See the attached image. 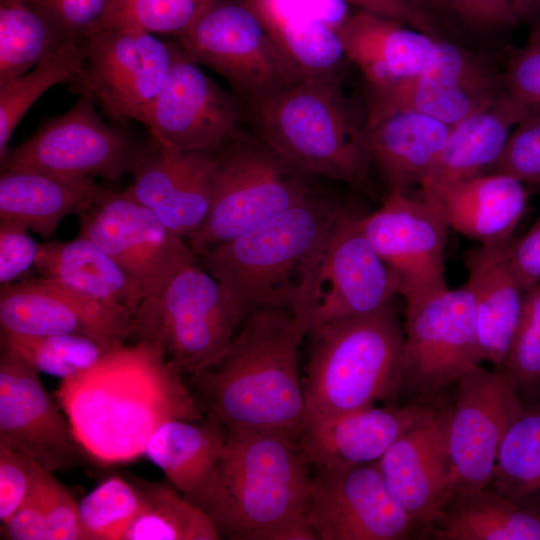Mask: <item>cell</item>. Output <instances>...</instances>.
<instances>
[{
  "mask_svg": "<svg viewBox=\"0 0 540 540\" xmlns=\"http://www.w3.org/2000/svg\"><path fill=\"white\" fill-rule=\"evenodd\" d=\"M56 398L82 450L104 464L144 455L165 422L205 415L181 374L144 341L120 344L90 368L61 380Z\"/></svg>",
  "mask_w": 540,
  "mask_h": 540,
  "instance_id": "1",
  "label": "cell"
},
{
  "mask_svg": "<svg viewBox=\"0 0 540 540\" xmlns=\"http://www.w3.org/2000/svg\"><path fill=\"white\" fill-rule=\"evenodd\" d=\"M306 335L303 322L289 310L251 311L227 353L193 378L204 412L228 430L299 442L306 419L299 349Z\"/></svg>",
  "mask_w": 540,
  "mask_h": 540,
  "instance_id": "2",
  "label": "cell"
},
{
  "mask_svg": "<svg viewBox=\"0 0 540 540\" xmlns=\"http://www.w3.org/2000/svg\"><path fill=\"white\" fill-rule=\"evenodd\" d=\"M310 466L297 441L267 432L228 430L202 509L221 537L270 540L279 527L309 518Z\"/></svg>",
  "mask_w": 540,
  "mask_h": 540,
  "instance_id": "3",
  "label": "cell"
},
{
  "mask_svg": "<svg viewBox=\"0 0 540 540\" xmlns=\"http://www.w3.org/2000/svg\"><path fill=\"white\" fill-rule=\"evenodd\" d=\"M248 108L260 140L297 171L368 187L366 119L344 95L339 77L303 79Z\"/></svg>",
  "mask_w": 540,
  "mask_h": 540,
  "instance_id": "4",
  "label": "cell"
},
{
  "mask_svg": "<svg viewBox=\"0 0 540 540\" xmlns=\"http://www.w3.org/2000/svg\"><path fill=\"white\" fill-rule=\"evenodd\" d=\"M311 336L302 378L306 419L374 406L403 387L404 331L392 300Z\"/></svg>",
  "mask_w": 540,
  "mask_h": 540,
  "instance_id": "5",
  "label": "cell"
},
{
  "mask_svg": "<svg viewBox=\"0 0 540 540\" xmlns=\"http://www.w3.org/2000/svg\"><path fill=\"white\" fill-rule=\"evenodd\" d=\"M338 211L307 197L197 259L248 314L291 311L305 268Z\"/></svg>",
  "mask_w": 540,
  "mask_h": 540,
  "instance_id": "6",
  "label": "cell"
},
{
  "mask_svg": "<svg viewBox=\"0 0 540 540\" xmlns=\"http://www.w3.org/2000/svg\"><path fill=\"white\" fill-rule=\"evenodd\" d=\"M247 315L197 259L143 299L131 337L160 349L181 375L194 378L227 353Z\"/></svg>",
  "mask_w": 540,
  "mask_h": 540,
  "instance_id": "7",
  "label": "cell"
},
{
  "mask_svg": "<svg viewBox=\"0 0 540 540\" xmlns=\"http://www.w3.org/2000/svg\"><path fill=\"white\" fill-rule=\"evenodd\" d=\"M297 171L261 140L241 137L219 151L211 180V203L188 238L198 257L259 226L308 197Z\"/></svg>",
  "mask_w": 540,
  "mask_h": 540,
  "instance_id": "8",
  "label": "cell"
},
{
  "mask_svg": "<svg viewBox=\"0 0 540 540\" xmlns=\"http://www.w3.org/2000/svg\"><path fill=\"white\" fill-rule=\"evenodd\" d=\"M394 294L391 273L364 235L358 217L338 211L305 268L291 312L311 335L371 313Z\"/></svg>",
  "mask_w": 540,
  "mask_h": 540,
  "instance_id": "9",
  "label": "cell"
},
{
  "mask_svg": "<svg viewBox=\"0 0 540 540\" xmlns=\"http://www.w3.org/2000/svg\"><path fill=\"white\" fill-rule=\"evenodd\" d=\"M179 41L192 61L220 74L247 105L303 80L245 0H213Z\"/></svg>",
  "mask_w": 540,
  "mask_h": 540,
  "instance_id": "10",
  "label": "cell"
},
{
  "mask_svg": "<svg viewBox=\"0 0 540 540\" xmlns=\"http://www.w3.org/2000/svg\"><path fill=\"white\" fill-rule=\"evenodd\" d=\"M81 45L82 66L69 84L113 121L133 120L147 127L173 62L174 45L124 25L103 26Z\"/></svg>",
  "mask_w": 540,
  "mask_h": 540,
  "instance_id": "11",
  "label": "cell"
},
{
  "mask_svg": "<svg viewBox=\"0 0 540 540\" xmlns=\"http://www.w3.org/2000/svg\"><path fill=\"white\" fill-rule=\"evenodd\" d=\"M94 101L79 94L64 114L45 121L23 143L8 148L1 170L33 168L77 177L117 181L141 161L153 144L107 124Z\"/></svg>",
  "mask_w": 540,
  "mask_h": 540,
  "instance_id": "12",
  "label": "cell"
},
{
  "mask_svg": "<svg viewBox=\"0 0 540 540\" xmlns=\"http://www.w3.org/2000/svg\"><path fill=\"white\" fill-rule=\"evenodd\" d=\"M78 216L79 233L141 286L144 298L197 260L184 238L168 229L127 189H102Z\"/></svg>",
  "mask_w": 540,
  "mask_h": 540,
  "instance_id": "13",
  "label": "cell"
},
{
  "mask_svg": "<svg viewBox=\"0 0 540 540\" xmlns=\"http://www.w3.org/2000/svg\"><path fill=\"white\" fill-rule=\"evenodd\" d=\"M456 383L454 404L449 409L448 503L490 484L503 437L524 409L502 369L489 370L480 364Z\"/></svg>",
  "mask_w": 540,
  "mask_h": 540,
  "instance_id": "14",
  "label": "cell"
},
{
  "mask_svg": "<svg viewBox=\"0 0 540 540\" xmlns=\"http://www.w3.org/2000/svg\"><path fill=\"white\" fill-rule=\"evenodd\" d=\"M403 331V386L420 393H436L483 362L466 285L407 303Z\"/></svg>",
  "mask_w": 540,
  "mask_h": 540,
  "instance_id": "15",
  "label": "cell"
},
{
  "mask_svg": "<svg viewBox=\"0 0 540 540\" xmlns=\"http://www.w3.org/2000/svg\"><path fill=\"white\" fill-rule=\"evenodd\" d=\"M246 102L210 79L180 45L149 119L152 138L173 151H217L243 137Z\"/></svg>",
  "mask_w": 540,
  "mask_h": 540,
  "instance_id": "16",
  "label": "cell"
},
{
  "mask_svg": "<svg viewBox=\"0 0 540 540\" xmlns=\"http://www.w3.org/2000/svg\"><path fill=\"white\" fill-rule=\"evenodd\" d=\"M358 222L406 304L448 288L444 249L449 227L422 197L389 192L377 210Z\"/></svg>",
  "mask_w": 540,
  "mask_h": 540,
  "instance_id": "17",
  "label": "cell"
},
{
  "mask_svg": "<svg viewBox=\"0 0 540 540\" xmlns=\"http://www.w3.org/2000/svg\"><path fill=\"white\" fill-rule=\"evenodd\" d=\"M133 316L114 305L51 278L0 287V332L18 336L80 334L115 347L132 336Z\"/></svg>",
  "mask_w": 540,
  "mask_h": 540,
  "instance_id": "18",
  "label": "cell"
},
{
  "mask_svg": "<svg viewBox=\"0 0 540 540\" xmlns=\"http://www.w3.org/2000/svg\"><path fill=\"white\" fill-rule=\"evenodd\" d=\"M308 517L319 540H400L417 526L376 462L312 477Z\"/></svg>",
  "mask_w": 540,
  "mask_h": 540,
  "instance_id": "19",
  "label": "cell"
},
{
  "mask_svg": "<svg viewBox=\"0 0 540 540\" xmlns=\"http://www.w3.org/2000/svg\"><path fill=\"white\" fill-rule=\"evenodd\" d=\"M502 92V76L477 56L440 38L413 78L372 94L366 119L412 110L453 126L496 101Z\"/></svg>",
  "mask_w": 540,
  "mask_h": 540,
  "instance_id": "20",
  "label": "cell"
},
{
  "mask_svg": "<svg viewBox=\"0 0 540 540\" xmlns=\"http://www.w3.org/2000/svg\"><path fill=\"white\" fill-rule=\"evenodd\" d=\"M38 374L15 354L1 349L0 444L54 472L75 464L82 447Z\"/></svg>",
  "mask_w": 540,
  "mask_h": 540,
  "instance_id": "21",
  "label": "cell"
},
{
  "mask_svg": "<svg viewBox=\"0 0 540 540\" xmlns=\"http://www.w3.org/2000/svg\"><path fill=\"white\" fill-rule=\"evenodd\" d=\"M449 409L430 408L376 461L393 496L417 525L437 522L449 500Z\"/></svg>",
  "mask_w": 540,
  "mask_h": 540,
  "instance_id": "22",
  "label": "cell"
},
{
  "mask_svg": "<svg viewBox=\"0 0 540 540\" xmlns=\"http://www.w3.org/2000/svg\"><path fill=\"white\" fill-rule=\"evenodd\" d=\"M219 151H173L153 139L126 189L168 229L188 239L208 214Z\"/></svg>",
  "mask_w": 540,
  "mask_h": 540,
  "instance_id": "23",
  "label": "cell"
},
{
  "mask_svg": "<svg viewBox=\"0 0 540 540\" xmlns=\"http://www.w3.org/2000/svg\"><path fill=\"white\" fill-rule=\"evenodd\" d=\"M429 409L419 405L370 406L327 417L308 418L299 444L310 465L318 471L373 463Z\"/></svg>",
  "mask_w": 540,
  "mask_h": 540,
  "instance_id": "24",
  "label": "cell"
},
{
  "mask_svg": "<svg viewBox=\"0 0 540 540\" xmlns=\"http://www.w3.org/2000/svg\"><path fill=\"white\" fill-rule=\"evenodd\" d=\"M420 188L449 228L484 246L510 244L527 204L524 183L505 173Z\"/></svg>",
  "mask_w": 540,
  "mask_h": 540,
  "instance_id": "25",
  "label": "cell"
},
{
  "mask_svg": "<svg viewBox=\"0 0 540 540\" xmlns=\"http://www.w3.org/2000/svg\"><path fill=\"white\" fill-rule=\"evenodd\" d=\"M337 32L347 59L363 73L372 94L413 78L440 39L364 10L350 14Z\"/></svg>",
  "mask_w": 540,
  "mask_h": 540,
  "instance_id": "26",
  "label": "cell"
},
{
  "mask_svg": "<svg viewBox=\"0 0 540 540\" xmlns=\"http://www.w3.org/2000/svg\"><path fill=\"white\" fill-rule=\"evenodd\" d=\"M508 245H480L464 260L481 358L498 369L504 365L526 291L509 263Z\"/></svg>",
  "mask_w": 540,
  "mask_h": 540,
  "instance_id": "27",
  "label": "cell"
},
{
  "mask_svg": "<svg viewBox=\"0 0 540 540\" xmlns=\"http://www.w3.org/2000/svg\"><path fill=\"white\" fill-rule=\"evenodd\" d=\"M451 126L423 113L396 110L366 119L367 146L372 164L389 192L421 186L434 169Z\"/></svg>",
  "mask_w": 540,
  "mask_h": 540,
  "instance_id": "28",
  "label": "cell"
},
{
  "mask_svg": "<svg viewBox=\"0 0 540 540\" xmlns=\"http://www.w3.org/2000/svg\"><path fill=\"white\" fill-rule=\"evenodd\" d=\"M227 438L228 429L209 413L200 420H170L152 434L144 455L172 486L202 508Z\"/></svg>",
  "mask_w": 540,
  "mask_h": 540,
  "instance_id": "29",
  "label": "cell"
},
{
  "mask_svg": "<svg viewBox=\"0 0 540 540\" xmlns=\"http://www.w3.org/2000/svg\"><path fill=\"white\" fill-rule=\"evenodd\" d=\"M101 190L93 178L33 168L1 170L0 220L18 222L48 239L66 216L86 210Z\"/></svg>",
  "mask_w": 540,
  "mask_h": 540,
  "instance_id": "30",
  "label": "cell"
},
{
  "mask_svg": "<svg viewBox=\"0 0 540 540\" xmlns=\"http://www.w3.org/2000/svg\"><path fill=\"white\" fill-rule=\"evenodd\" d=\"M527 117L503 91L496 101L451 126L434 169L420 187L488 173L502 156L512 128Z\"/></svg>",
  "mask_w": 540,
  "mask_h": 540,
  "instance_id": "31",
  "label": "cell"
},
{
  "mask_svg": "<svg viewBox=\"0 0 540 540\" xmlns=\"http://www.w3.org/2000/svg\"><path fill=\"white\" fill-rule=\"evenodd\" d=\"M35 269L41 277L58 280L95 298L125 307L132 316L144 299L136 280L93 242L78 235L71 241L40 243Z\"/></svg>",
  "mask_w": 540,
  "mask_h": 540,
  "instance_id": "32",
  "label": "cell"
},
{
  "mask_svg": "<svg viewBox=\"0 0 540 540\" xmlns=\"http://www.w3.org/2000/svg\"><path fill=\"white\" fill-rule=\"evenodd\" d=\"M437 522L438 540H540V510L490 486L451 500Z\"/></svg>",
  "mask_w": 540,
  "mask_h": 540,
  "instance_id": "33",
  "label": "cell"
},
{
  "mask_svg": "<svg viewBox=\"0 0 540 540\" xmlns=\"http://www.w3.org/2000/svg\"><path fill=\"white\" fill-rule=\"evenodd\" d=\"M69 42L36 3L0 1V86L37 66Z\"/></svg>",
  "mask_w": 540,
  "mask_h": 540,
  "instance_id": "34",
  "label": "cell"
},
{
  "mask_svg": "<svg viewBox=\"0 0 540 540\" xmlns=\"http://www.w3.org/2000/svg\"><path fill=\"white\" fill-rule=\"evenodd\" d=\"M488 486L515 502L540 510V405H524L508 428Z\"/></svg>",
  "mask_w": 540,
  "mask_h": 540,
  "instance_id": "35",
  "label": "cell"
},
{
  "mask_svg": "<svg viewBox=\"0 0 540 540\" xmlns=\"http://www.w3.org/2000/svg\"><path fill=\"white\" fill-rule=\"evenodd\" d=\"M145 505L123 540H217L222 538L210 516L174 486L142 482Z\"/></svg>",
  "mask_w": 540,
  "mask_h": 540,
  "instance_id": "36",
  "label": "cell"
},
{
  "mask_svg": "<svg viewBox=\"0 0 540 540\" xmlns=\"http://www.w3.org/2000/svg\"><path fill=\"white\" fill-rule=\"evenodd\" d=\"M83 61L81 43H68L27 73L0 86V159L25 113L50 87L70 83Z\"/></svg>",
  "mask_w": 540,
  "mask_h": 540,
  "instance_id": "37",
  "label": "cell"
},
{
  "mask_svg": "<svg viewBox=\"0 0 540 540\" xmlns=\"http://www.w3.org/2000/svg\"><path fill=\"white\" fill-rule=\"evenodd\" d=\"M0 344L38 373L61 380L90 368L114 348L80 334L28 337L0 332Z\"/></svg>",
  "mask_w": 540,
  "mask_h": 540,
  "instance_id": "38",
  "label": "cell"
},
{
  "mask_svg": "<svg viewBox=\"0 0 540 540\" xmlns=\"http://www.w3.org/2000/svg\"><path fill=\"white\" fill-rule=\"evenodd\" d=\"M142 482L113 476L78 504L83 540H123L145 505Z\"/></svg>",
  "mask_w": 540,
  "mask_h": 540,
  "instance_id": "39",
  "label": "cell"
},
{
  "mask_svg": "<svg viewBox=\"0 0 540 540\" xmlns=\"http://www.w3.org/2000/svg\"><path fill=\"white\" fill-rule=\"evenodd\" d=\"M502 370L522 401L540 395V283L525 291L519 322Z\"/></svg>",
  "mask_w": 540,
  "mask_h": 540,
  "instance_id": "40",
  "label": "cell"
},
{
  "mask_svg": "<svg viewBox=\"0 0 540 540\" xmlns=\"http://www.w3.org/2000/svg\"><path fill=\"white\" fill-rule=\"evenodd\" d=\"M213 0H113L101 27L124 25L149 33L184 34ZM100 27V28H101Z\"/></svg>",
  "mask_w": 540,
  "mask_h": 540,
  "instance_id": "41",
  "label": "cell"
},
{
  "mask_svg": "<svg viewBox=\"0 0 540 540\" xmlns=\"http://www.w3.org/2000/svg\"><path fill=\"white\" fill-rule=\"evenodd\" d=\"M502 77L503 91L528 117H540V26L512 53Z\"/></svg>",
  "mask_w": 540,
  "mask_h": 540,
  "instance_id": "42",
  "label": "cell"
},
{
  "mask_svg": "<svg viewBox=\"0 0 540 540\" xmlns=\"http://www.w3.org/2000/svg\"><path fill=\"white\" fill-rule=\"evenodd\" d=\"M489 172L540 184V117H527L513 129L502 156Z\"/></svg>",
  "mask_w": 540,
  "mask_h": 540,
  "instance_id": "43",
  "label": "cell"
},
{
  "mask_svg": "<svg viewBox=\"0 0 540 540\" xmlns=\"http://www.w3.org/2000/svg\"><path fill=\"white\" fill-rule=\"evenodd\" d=\"M52 472L37 463L22 504L1 524V539L49 540L46 520L48 482Z\"/></svg>",
  "mask_w": 540,
  "mask_h": 540,
  "instance_id": "44",
  "label": "cell"
},
{
  "mask_svg": "<svg viewBox=\"0 0 540 540\" xmlns=\"http://www.w3.org/2000/svg\"><path fill=\"white\" fill-rule=\"evenodd\" d=\"M113 0H42L48 13L71 43H81L98 30Z\"/></svg>",
  "mask_w": 540,
  "mask_h": 540,
  "instance_id": "45",
  "label": "cell"
},
{
  "mask_svg": "<svg viewBox=\"0 0 540 540\" xmlns=\"http://www.w3.org/2000/svg\"><path fill=\"white\" fill-rule=\"evenodd\" d=\"M261 19L322 22L335 30L350 15L346 0H245Z\"/></svg>",
  "mask_w": 540,
  "mask_h": 540,
  "instance_id": "46",
  "label": "cell"
},
{
  "mask_svg": "<svg viewBox=\"0 0 540 540\" xmlns=\"http://www.w3.org/2000/svg\"><path fill=\"white\" fill-rule=\"evenodd\" d=\"M28 228L12 220H0V283L25 280L35 268L39 243Z\"/></svg>",
  "mask_w": 540,
  "mask_h": 540,
  "instance_id": "47",
  "label": "cell"
},
{
  "mask_svg": "<svg viewBox=\"0 0 540 540\" xmlns=\"http://www.w3.org/2000/svg\"><path fill=\"white\" fill-rule=\"evenodd\" d=\"M38 462L0 444V521L6 522L24 501Z\"/></svg>",
  "mask_w": 540,
  "mask_h": 540,
  "instance_id": "48",
  "label": "cell"
},
{
  "mask_svg": "<svg viewBox=\"0 0 540 540\" xmlns=\"http://www.w3.org/2000/svg\"><path fill=\"white\" fill-rule=\"evenodd\" d=\"M361 10L400 22L441 38L438 9L429 0H346Z\"/></svg>",
  "mask_w": 540,
  "mask_h": 540,
  "instance_id": "49",
  "label": "cell"
},
{
  "mask_svg": "<svg viewBox=\"0 0 540 540\" xmlns=\"http://www.w3.org/2000/svg\"><path fill=\"white\" fill-rule=\"evenodd\" d=\"M46 508L49 540H83L78 504L53 474L48 483Z\"/></svg>",
  "mask_w": 540,
  "mask_h": 540,
  "instance_id": "50",
  "label": "cell"
},
{
  "mask_svg": "<svg viewBox=\"0 0 540 540\" xmlns=\"http://www.w3.org/2000/svg\"><path fill=\"white\" fill-rule=\"evenodd\" d=\"M467 24L484 29L513 26L519 20L512 0H443Z\"/></svg>",
  "mask_w": 540,
  "mask_h": 540,
  "instance_id": "51",
  "label": "cell"
},
{
  "mask_svg": "<svg viewBox=\"0 0 540 540\" xmlns=\"http://www.w3.org/2000/svg\"><path fill=\"white\" fill-rule=\"evenodd\" d=\"M507 256L525 290L540 283V216L525 235L508 245Z\"/></svg>",
  "mask_w": 540,
  "mask_h": 540,
  "instance_id": "52",
  "label": "cell"
},
{
  "mask_svg": "<svg viewBox=\"0 0 540 540\" xmlns=\"http://www.w3.org/2000/svg\"><path fill=\"white\" fill-rule=\"evenodd\" d=\"M512 2L519 19L540 8V0H512Z\"/></svg>",
  "mask_w": 540,
  "mask_h": 540,
  "instance_id": "53",
  "label": "cell"
},
{
  "mask_svg": "<svg viewBox=\"0 0 540 540\" xmlns=\"http://www.w3.org/2000/svg\"><path fill=\"white\" fill-rule=\"evenodd\" d=\"M438 10L446 9L445 3L443 0H429Z\"/></svg>",
  "mask_w": 540,
  "mask_h": 540,
  "instance_id": "54",
  "label": "cell"
},
{
  "mask_svg": "<svg viewBox=\"0 0 540 540\" xmlns=\"http://www.w3.org/2000/svg\"><path fill=\"white\" fill-rule=\"evenodd\" d=\"M23 1L39 4L42 0H23Z\"/></svg>",
  "mask_w": 540,
  "mask_h": 540,
  "instance_id": "55",
  "label": "cell"
}]
</instances>
